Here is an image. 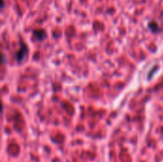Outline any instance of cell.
<instances>
[{"instance_id": "cell-6", "label": "cell", "mask_w": 163, "mask_h": 162, "mask_svg": "<svg viewBox=\"0 0 163 162\" xmlns=\"http://www.w3.org/2000/svg\"><path fill=\"white\" fill-rule=\"evenodd\" d=\"M2 111H3V103L1 100H0V114H1Z\"/></svg>"}, {"instance_id": "cell-3", "label": "cell", "mask_w": 163, "mask_h": 162, "mask_svg": "<svg viewBox=\"0 0 163 162\" xmlns=\"http://www.w3.org/2000/svg\"><path fill=\"white\" fill-rule=\"evenodd\" d=\"M148 27H149V29L153 33H156L158 31V28H159L157 22H156V21H151L149 24H148Z\"/></svg>"}, {"instance_id": "cell-4", "label": "cell", "mask_w": 163, "mask_h": 162, "mask_svg": "<svg viewBox=\"0 0 163 162\" xmlns=\"http://www.w3.org/2000/svg\"><path fill=\"white\" fill-rule=\"evenodd\" d=\"M6 61V56L3 53H0V64H4Z\"/></svg>"}, {"instance_id": "cell-1", "label": "cell", "mask_w": 163, "mask_h": 162, "mask_svg": "<svg viewBox=\"0 0 163 162\" xmlns=\"http://www.w3.org/2000/svg\"><path fill=\"white\" fill-rule=\"evenodd\" d=\"M28 53H29V49H28V46L24 42L21 43L20 45V49L16 52V59L18 63H21L22 61L25 60V58L28 56Z\"/></svg>"}, {"instance_id": "cell-2", "label": "cell", "mask_w": 163, "mask_h": 162, "mask_svg": "<svg viewBox=\"0 0 163 162\" xmlns=\"http://www.w3.org/2000/svg\"><path fill=\"white\" fill-rule=\"evenodd\" d=\"M34 36L38 40V41H43L47 36V33L43 29H37V30L34 31Z\"/></svg>"}, {"instance_id": "cell-5", "label": "cell", "mask_w": 163, "mask_h": 162, "mask_svg": "<svg viewBox=\"0 0 163 162\" xmlns=\"http://www.w3.org/2000/svg\"><path fill=\"white\" fill-rule=\"evenodd\" d=\"M5 6V1L4 0H0V8H4Z\"/></svg>"}]
</instances>
